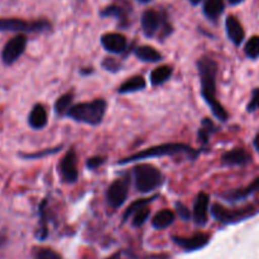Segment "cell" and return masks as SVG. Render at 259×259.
Returning a JSON list of instances; mask_svg holds the SVG:
<instances>
[{
    "mask_svg": "<svg viewBox=\"0 0 259 259\" xmlns=\"http://www.w3.org/2000/svg\"><path fill=\"white\" fill-rule=\"evenodd\" d=\"M200 81H201V95L212 114L220 121H227L229 115L224 106L217 99V73L218 63L210 57H202L197 61Z\"/></svg>",
    "mask_w": 259,
    "mask_h": 259,
    "instance_id": "obj_1",
    "label": "cell"
},
{
    "mask_svg": "<svg viewBox=\"0 0 259 259\" xmlns=\"http://www.w3.org/2000/svg\"><path fill=\"white\" fill-rule=\"evenodd\" d=\"M106 111V101L104 99H96L91 103H80L71 106L67 116L78 123L89 125H99L103 121Z\"/></svg>",
    "mask_w": 259,
    "mask_h": 259,
    "instance_id": "obj_2",
    "label": "cell"
},
{
    "mask_svg": "<svg viewBox=\"0 0 259 259\" xmlns=\"http://www.w3.org/2000/svg\"><path fill=\"white\" fill-rule=\"evenodd\" d=\"M187 153V154H194L195 149L192 147L187 146V144L182 143H166V144H159V146L151 147L144 151L138 152V153L129 156L126 158L120 159L118 162L119 164H125L129 162H136V161H143L147 158H156V157H164V156H176V154Z\"/></svg>",
    "mask_w": 259,
    "mask_h": 259,
    "instance_id": "obj_3",
    "label": "cell"
},
{
    "mask_svg": "<svg viewBox=\"0 0 259 259\" xmlns=\"http://www.w3.org/2000/svg\"><path fill=\"white\" fill-rule=\"evenodd\" d=\"M134 181L137 191L142 194H148L154 191L163 184V175L152 164H138L133 168Z\"/></svg>",
    "mask_w": 259,
    "mask_h": 259,
    "instance_id": "obj_4",
    "label": "cell"
},
{
    "mask_svg": "<svg viewBox=\"0 0 259 259\" xmlns=\"http://www.w3.org/2000/svg\"><path fill=\"white\" fill-rule=\"evenodd\" d=\"M51 24L47 20H24L19 18H2L0 32L15 33H40L50 30Z\"/></svg>",
    "mask_w": 259,
    "mask_h": 259,
    "instance_id": "obj_5",
    "label": "cell"
},
{
    "mask_svg": "<svg viewBox=\"0 0 259 259\" xmlns=\"http://www.w3.org/2000/svg\"><path fill=\"white\" fill-rule=\"evenodd\" d=\"M255 214V209L252 206L243 207L239 210H228L223 205L214 204L211 206V215L217 220L224 224H232V223L242 222V220L250 218Z\"/></svg>",
    "mask_w": 259,
    "mask_h": 259,
    "instance_id": "obj_6",
    "label": "cell"
},
{
    "mask_svg": "<svg viewBox=\"0 0 259 259\" xmlns=\"http://www.w3.org/2000/svg\"><path fill=\"white\" fill-rule=\"evenodd\" d=\"M28 39L24 34H17L13 38H10L2 50V62L5 66H10L19 60L20 56L24 53L27 48Z\"/></svg>",
    "mask_w": 259,
    "mask_h": 259,
    "instance_id": "obj_7",
    "label": "cell"
},
{
    "mask_svg": "<svg viewBox=\"0 0 259 259\" xmlns=\"http://www.w3.org/2000/svg\"><path fill=\"white\" fill-rule=\"evenodd\" d=\"M128 189L129 185L126 180H115L106 191V200H108L109 205L114 209L120 207L128 197Z\"/></svg>",
    "mask_w": 259,
    "mask_h": 259,
    "instance_id": "obj_8",
    "label": "cell"
},
{
    "mask_svg": "<svg viewBox=\"0 0 259 259\" xmlns=\"http://www.w3.org/2000/svg\"><path fill=\"white\" fill-rule=\"evenodd\" d=\"M60 174L62 176V179L66 182H73L77 181L78 179V171H77V156H76V152L73 149H70L67 153L65 154V157L61 161L60 166Z\"/></svg>",
    "mask_w": 259,
    "mask_h": 259,
    "instance_id": "obj_9",
    "label": "cell"
},
{
    "mask_svg": "<svg viewBox=\"0 0 259 259\" xmlns=\"http://www.w3.org/2000/svg\"><path fill=\"white\" fill-rule=\"evenodd\" d=\"M163 24H167L164 17L156 10H146L142 15V29L147 37H153Z\"/></svg>",
    "mask_w": 259,
    "mask_h": 259,
    "instance_id": "obj_10",
    "label": "cell"
},
{
    "mask_svg": "<svg viewBox=\"0 0 259 259\" xmlns=\"http://www.w3.org/2000/svg\"><path fill=\"white\" fill-rule=\"evenodd\" d=\"M172 240L177 245L185 249L186 252H194V250L201 249L209 243V235L206 234H196L190 238L182 237H172Z\"/></svg>",
    "mask_w": 259,
    "mask_h": 259,
    "instance_id": "obj_11",
    "label": "cell"
},
{
    "mask_svg": "<svg viewBox=\"0 0 259 259\" xmlns=\"http://www.w3.org/2000/svg\"><path fill=\"white\" fill-rule=\"evenodd\" d=\"M101 45L108 52L121 53L126 48V38L120 33H105L101 37Z\"/></svg>",
    "mask_w": 259,
    "mask_h": 259,
    "instance_id": "obj_12",
    "label": "cell"
},
{
    "mask_svg": "<svg viewBox=\"0 0 259 259\" xmlns=\"http://www.w3.org/2000/svg\"><path fill=\"white\" fill-rule=\"evenodd\" d=\"M209 196L205 192H200L196 197V201L194 205V211L192 218L197 225H205L207 222V212H209Z\"/></svg>",
    "mask_w": 259,
    "mask_h": 259,
    "instance_id": "obj_13",
    "label": "cell"
},
{
    "mask_svg": "<svg viewBox=\"0 0 259 259\" xmlns=\"http://www.w3.org/2000/svg\"><path fill=\"white\" fill-rule=\"evenodd\" d=\"M252 161V156L242 148H235L222 156V163L225 166H244Z\"/></svg>",
    "mask_w": 259,
    "mask_h": 259,
    "instance_id": "obj_14",
    "label": "cell"
},
{
    "mask_svg": "<svg viewBox=\"0 0 259 259\" xmlns=\"http://www.w3.org/2000/svg\"><path fill=\"white\" fill-rule=\"evenodd\" d=\"M225 27H227V33L229 39L234 43L235 46H240L245 38L244 29L239 20L234 15H229L225 20Z\"/></svg>",
    "mask_w": 259,
    "mask_h": 259,
    "instance_id": "obj_15",
    "label": "cell"
},
{
    "mask_svg": "<svg viewBox=\"0 0 259 259\" xmlns=\"http://www.w3.org/2000/svg\"><path fill=\"white\" fill-rule=\"evenodd\" d=\"M48 123V114L45 106L42 104H35L30 110L29 116H28V124L30 128L35 131H40L45 128Z\"/></svg>",
    "mask_w": 259,
    "mask_h": 259,
    "instance_id": "obj_16",
    "label": "cell"
},
{
    "mask_svg": "<svg viewBox=\"0 0 259 259\" xmlns=\"http://www.w3.org/2000/svg\"><path fill=\"white\" fill-rule=\"evenodd\" d=\"M129 12H132V7H129L128 3L123 2V4L116 3V4L109 5L101 12V17H113L116 18L120 22H125L128 19Z\"/></svg>",
    "mask_w": 259,
    "mask_h": 259,
    "instance_id": "obj_17",
    "label": "cell"
},
{
    "mask_svg": "<svg viewBox=\"0 0 259 259\" xmlns=\"http://www.w3.org/2000/svg\"><path fill=\"white\" fill-rule=\"evenodd\" d=\"M259 191V177L255 179L249 186L244 187V189H238V190H233V191H229L228 194L223 195V197H225L229 201H238V200H243L245 197L250 196L254 192Z\"/></svg>",
    "mask_w": 259,
    "mask_h": 259,
    "instance_id": "obj_18",
    "label": "cell"
},
{
    "mask_svg": "<svg viewBox=\"0 0 259 259\" xmlns=\"http://www.w3.org/2000/svg\"><path fill=\"white\" fill-rule=\"evenodd\" d=\"M175 219H176L175 212L169 209H164L154 215V218L152 219V225L158 230L167 229V228L174 224Z\"/></svg>",
    "mask_w": 259,
    "mask_h": 259,
    "instance_id": "obj_19",
    "label": "cell"
},
{
    "mask_svg": "<svg viewBox=\"0 0 259 259\" xmlns=\"http://www.w3.org/2000/svg\"><path fill=\"white\" fill-rule=\"evenodd\" d=\"M137 57L144 62H158L162 60V55L156 50V48L151 47V46H141L137 47L134 51Z\"/></svg>",
    "mask_w": 259,
    "mask_h": 259,
    "instance_id": "obj_20",
    "label": "cell"
},
{
    "mask_svg": "<svg viewBox=\"0 0 259 259\" xmlns=\"http://www.w3.org/2000/svg\"><path fill=\"white\" fill-rule=\"evenodd\" d=\"M225 4L223 0H206L204 4V14L210 20H217L223 14Z\"/></svg>",
    "mask_w": 259,
    "mask_h": 259,
    "instance_id": "obj_21",
    "label": "cell"
},
{
    "mask_svg": "<svg viewBox=\"0 0 259 259\" xmlns=\"http://www.w3.org/2000/svg\"><path fill=\"white\" fill-rule=\"evenodd\" d=\"M144 88H146V80L142 76H133V77L128 78L123 85H120L118 91L119 94H131L143 90Z\"/></svg>",
    "mask_w": 259,
    "mask_h": 259,
    "instance_id": "obj_22",
    "label": "cell"
},
{
    "mask_svg": "<svg viewBox=\"0 0 259 259\" xmlns=\"http://www.w3.org/2000/svg\"><path fill=\"white\" fill-rule=\"evenodd\" d=\"M172 75V68L169 66H161V67H157L156 70H153V72L151 73V82L152 85L158 86L162 83L166 82Z\"/></svg>",
    "mask_w": 259,
    "mask_h": 259,
    "instance_id": "obj_23",
    "label": "cell"
},
{
    "mask_svg": "<svg viewBox=\"0 0 259 259\" xmlns=\"http://www.w3.org/2000/svg\"><path fill=\"white\" fill-rule=\"evenodd\" d=\"M72 100H73V95L71 93H67L65 94V95L60 96V98L57 99V101H56L55 104V110L56 113L58 114V115H67L68 110L71 109V104H72Z\"/></svg>",
    "mask_w": 259,
    "mask_h": 259,
    "instance_id": "obj_24",
    "label": "cell"
},
{
    "mask_svg": "<svg viewBox=\"0 0 259 259\" xmlns=\"http://www.w3.org/2000/svg\"><path fill=\"white\" fill-rule=\"evenodd\" d=\"M157 197H158V196H157V195H156V196L149 197V199H139V200H136V201H134L133 204H132L131 206L128 207V209H126L125 214H124V218H123L124 222H125V220H128V218L131 217V215L136 214V212L141 211L142 209H144V207H147V205L151 204V202L153 201V200H156Z\"/></svg>",
    "mask_w": 259,
    "mask_h": 259,
    "instance_id": "obj_25",
    "label": "cell"
},
{
    "mask_svg": "<svg viewBox=\"0 0 259 259\" xmlns=\"http://www.w3.org/2000/svg\"><path fill=\"white\" fill-rule=\"evenodd\" d=\"M245 55L248 56L252 60H255V58L259 57V37L258 35H254L250 39H248V42L245 43L244 47Z\"/></svg>",
    "mask_w": 259,
    "mask_h": 259,
    "instance_id": "obj_26",
    "label": "cell"
},
{
    "mask_svg": "<svg viewBox=\"0 0 259 259\" xmlns=\"http://www.w3.org/2000/svg\"><path fill=\"white\" fill-rule=\"evenodd\" d=\"M212 129H215L212 121L210 120V119H204V120H202V126L199 132V139L201 141V143L206 144L207 142H209L210 134L214 132Z\"/></svg>",
    "mask_w": 259,
    "mask_h": 259,
    "instance_id": "obj_27",
    "label": "cell"
},
{
    "mask_svg": "<svg viewBox=\"0 0 259 259\" xmlns=\"http://www.w3.org/2000/svg\"><path fill=\"white\" fill-rule=\"evenodd\" d=\"M62 147H56V148H50V149H45V151H39L35 152V153H23L20 154V157L24 159H37V158H42V157L50 156V154H55L57 153Z\"/></svg>",
    "mask_w": 259,
    "mask_h": 259,
    "instance_id": "obj_28",
    "label": "cell"
},
{
    "mask_svg": "<svg viewBox=\"0 0 259 259\" xmlns=\"http://www.w3.org/2000/svg\"><path fill=\"white\" fill-rule=\"evenodd\" d=\"M35 259H62V257L50 248H42L35 253Z\"/></svg>",
    "mask_w": 259,
    "mask_h": 259,
    "instance_id": "obj_29",
    "label": "cell"
},
{
    "mask_svg": "<svg viewBox=\"0 0 259 259\" xmlns=\"http://www.w3.org/2000/svg\"><path fill=\"white\" fill-rule=\"evenodd\" d=\"M148 218H149V209L144 207V209H142L141 211H138L134 214L133 225L134 227H142V225L147 222V219H148Z\"/></svg>",
    "mask_w": 259,
    "mask_h": 259,
    "instance_id": "obj_30",
    "label": "cell"
},
{
    "mask_svg": "<svg viewBox=\"0 0 259 259\" xmlns=\"http://www.w3.org/2000/svg\"><path fill=\"white\" fill-rule=\"evenodd\" d=\"M257 109H259V89H254L252 94V99H250L249 104L247 105V110L252 113V111H255Z\"/></svg>",
    "mask_w": 259,
    "mask_h": 259,
    "instance_id": "obj_31",
    "label": "cell"
},
{
    "mask_svg": "<svg viewBox=\"0 0 259 259\" xmlns=\"http://www.w3.org/2000/svg\"><path fill=\"white\" fill-rule=\"evenodd\" d=\"M176 211L182 220L191 219V211H190V209L185 206L184 204H181V202H177L176 204Z\"/></svg>",
    "mask_w": 259,
    "mask_h": 259,
    "instance_id": "obj_32",
    "label": "cell"
},
{
    "mask_svg": "<svg viewBox=\"0 0 259 259\" xmlns=\"http://www.w3.org/2000/svg\"><path fill=\"white\" fill-rule=\"evenodd\" d=\"M104 162H105V158H104V157H100V156L91 157V158H89L88 162H86V167L90 169H96L99 168Z\"/></svg>",
    "mask_w": 259,
    "mask_h": 259,
    "instance_id": "obj_33",
    "label": "cell"
},
{
    "mask_svg": "<svg viewBox=\"0 0 259 259\" xmlns=\"http://www.w3.org/2000/svg\"><path fill=\"white\" fill-rule=\"evenodd\" d=\"M104 68H106L108 71H113V72H116V71L120 68V63L118 62L114 58H105V61L103 62Z\"/></svg>",
    "mask_w": 259,
    "mask_h": 259,
    "instance_id": "obj_34",
    "label": "cell"
},
{
    "mask_svg": "<svg viewBox=\"0 0 259 259\" xmlns=\"http://www.w3.org/2000/svg\"><path fill=\"white\" fill-rule=\"evenodd\" d=\"M253 143H254L255 149H257V151H259V134H258L257 137H255V138H254V142H253Z\"/></svg>",
    "mask_w": 259,
    "mask_h": 259,
    "instance_id": "obj_35",
    "label": "cell"
},
{
    "mask_svg": "<svg viewBox=\"0 0 259 259\" xmlns=\"http://www.w3.org/2000/svg\"><path fill=\"white\" fill-rule=\"evenodd\" d=\"M228 2H229V4H232V5H238V4H240L242 2H244V0H228Z\"/></svg>",
    "mask_w": 259,
    "mask_h": 259,
    "instance_id": "obj_36",
    "label": "cell"
},
{
    "mask_svg": "<svg viewBox=\"0 0 259 259\" xmlns=\"http://www.w3.org/2000/svg\"><path fill=\"white\" fill-rule=\"evenodd\" d=\"M201 2L202 0H190V3H191L192 5H199Z\"/></svg>",
    "mask_w": 259,
    "mask_h": 259,
    "instance_id": "obj_37",
    "label": "cell"
},
{
    "mask_svg": "<svg viewBox=\"0 0 259 259\" xmlns=\"http://www.w3.org/2000/svg\"><path fill=\"white\" fill-rule=\"evenodd\" d=\"M138 2H141V3H149V2H151V0H138Z\"/></svg>",
    "mask_w": 259,
    "mask_h": 259,
    "instance_id": "obj_38",
    "label": "cell"
},
{
    "mask_svg": "<svg viewBox=\"0 0 259 259\" xmlns=\"http://www.w3.org/2000/svg\"><path fill=\"white\" fill-rule=\"evenodd\" d=\"M108 259H119V258H118V255H114V257H111V258H108Z\"/></svg>",
    "mask_w": 259,
    "mask_h": 259,
    "instance_id": "obj_39",
    "label": "cell"
}]
</instances>
